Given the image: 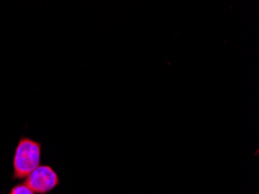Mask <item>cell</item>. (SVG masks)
I'll use <instances>...</instances> for the list:
<instances>
[{"label":"cell","instance_id":"cell-1","mask_svg":"<svg viewBox=\"0 0 259 194\" xmlns=\"http://www.w3.org/2000/svg\"><path fill=\"white\" fill-rule=\"evenodd\" d=\"M42 144L22 136L19 140L13 157V180L25 179L38 165H41Z\"/></svg>","mask_w":259,"mask_h":194},{"label":"cell","instance_id":"cell-2","mask_svg":"<svg viewBox=\"0 0 259 194\" xmlns=\"http://www.w3.org/2000/svg\"><path fill=\"white\" fill-rule=\"evenodd\" d=\"M25 184L34 193L46 194L56 188L61 184V180L52 166L38 165L29 176L25 178Z\"/></svg>","mask_w":259,"mask_h":194},{"label":"cell","instance_id":"cell-3","mask_svg":"<svg viewBox=\"0 0 259 194\" xmlns=\"http://www.w3.org/2000/svg\"><path fill=\"white\" fill-rule=\"evenodd\" d=\"M10 194H35L25 183L18 184L12 187Z\"/></svg>","mask_w":259,"mask_h":194}]
</instances>
